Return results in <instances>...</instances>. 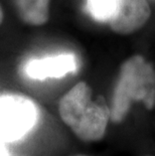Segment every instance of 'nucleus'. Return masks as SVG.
Returning <instances> with one entry per match:
<instances>
[{"label":"nucleus","mask_w":155,"mask_h":156,"mask_svg":"<svg viewBox=\"0 0 155 156\" xmlns=\"http://www.w3.org/2000/svg\"><path fill=\"white\" fill-rule=\"evenodd\" d=\"M152 1H155V0H152Z\"/></svg>","instance_id":"nucleus-11"},{"label":"nucleus","mask_w":155,"mask_h":156,"mask_svg":"<svg viewBox=\"0 0 155 156\" xmlns=\"http://www.w3.org/2000/svg\"><path fill=\"white\" fill-rule=\"evenodd\" d=\"M58 112L62 120L86 142L101 140L111 119V108L104 98L94 101L92 90L85 82L78 83L61 99Z\"/></svg>","instance_id":"nucleus-1"},{"label":"nucleus","mask_w":155,"mask_h":156,"mask_svg":"<svg viewBox=\"0 0 155 156\" xmlns=\"http://www.w3.org/2000/svg\"><path fill=\"white\" fill-rule=\"evenodd\" d=\"M76 156H88V155H83V154H80V155H76Z\"/></svg>","instance_id":"nucleus-10"},{"label":"nucleus","mask_w":155,"mask_h":156,"mask_svg":"<svg viewBox=\"0 0 155 156\" xmlns=\"http://www.w3.org/2000/svg\"><path fill=\"white\" fill-rule=\"evenodd\" d=\"M2 20H3V11H2L1 6H0V24L2 23Z\"/></svg>","instance_id":"nucleus-9"},{"label":"nucleus","mask_w":155,"mask_h":156,"mask_svg":"<svg viewBox=\"0 0 155 156\" xmlns=\"http://www.w3.org/2000/svg\"><path fill=\"white\" fill-rule=\"evenodd\" d=\"M134 102H142L145 108L155 107V69L142 55H136L121 66L111 105V120L120 123Z\"/></svg>","instance_id":"nucleus-2"},{"label":"nucleus","mask_w":155,"mask_h":156,"mask_svg":"<svg viewBox=\"0 0 155 156\" xmlns=\"http://www.w3.org/2000/svg\"><path fill=\"white\" fill-rule=\"evenodd\" d=\"M39 119L35 103L21 95L0 97V142L20 140L34 128Z\"/></svg>","instance_id":"nucleus-3"},{"label":"nucleus","mask_w":155,"mask_h":156,"mask_svg":"<svg viewBox=\"0 0 155 156\" xmlns=\"http://www.w3.org/2000/svg\"><path fill=\"white\" fill-rule=\"evenodd\" d=\"M77 69V58L72 54H61L34 58L24 67L26 76L30 79L44 81L45 79H58L74 73Z\"/></svg>","instance_id":"nucleus-5"},{"label":"nucleus","mask_w":155,"mask_h":156,"mask_svg":"<svg viewBox=\"0 0 155 156\" xmlns=\"http://www.w3.org/2000/svg\"><path fill=\"white\" fill-rule=\"evenodd\" d=\"M51 0H15L19 17L26 24L38 26L49 18Z\"/></svg>","instance_id":"nucleus-6"},{"label":"nucleus","mask_w":155,"mask_h":156,"mask_svg":"<svg viewBox=\"0 0 155 156\" xmlns=\"http://www.w3.org/2000/svg\"><path fill=\"white\" fill-rule=\"evenodd\" d=\"M120 0H87V10L95 20L106 22L116 12Z\"/></svg>","instance_id":"nucleus-7"},{"label":"nucleus","mask_w":155,"mask_h":156,"mask_svg":"<svg viewBox=\"0 0 155 156\" xmlns=\"http://www.w3.org/2000/svg\"><path fill=\"white\" fill-rule=\"evenodd\" d=\"M0 156H15V155H13L11 152L9 151V149L6 147L4 143L0 142Z\"/></svg>","instance_id":"nucleus-8"},{"label":"nucleus","mask_w":155,"mask_h":156,"mask_svg":"<svg viewBox=\"0 0 155 156\" xmlns=\"http://www.w3.org/2000/svg\"><path fill=\"white\" fill-rule=\"evenodd\" d=\"M150 15L151 9L147 0H120L108 24L114 32L126 35L140 29Z\"/></svg>","instance_id":"nucleus-4"}]
</instances>
